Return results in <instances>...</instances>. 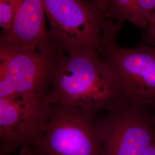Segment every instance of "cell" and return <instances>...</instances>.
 I'll list each match as a JSON object with an SVG mask.
<instances>
[{
    "instance_id": "obj_14",
    "label": "cell",
    "mask_w": 155,
    "mask_h": 155,
    "mask_svg": "<svg viewBox=\"0 0 155 155\" xmlns=\"http://www.w3.org/2000/svg\"><path fill=\"white\" fill-rule=\"evenodd\" d=\"M15 153H10V154H3V153H0V155H16L15 154ZM28 155L27 154H25V153H21L20 152V155Z\"/></svg>"
},
{
    "instance_id": "obj_9",
    "label": "cell",
    "mask_w": 155,
    "mask_h": 155,
    "mask_svg": "<svg viewBox=\"0 0 155 155\" xmlns=\"http://www.w3.org/2000/svg\"><path fill=\"white\" fill-rule=\"evenodd\" d=\"M104 9L120 29L126 21L143 29L155 13V0H105Z\"/></svg>"
},
{
    "instance_id": "obj_11",
    "label": "cell",
    "mask_w": 155,
    "mask_h": 155,
    "mask_svg": "<svg viewBox=\"0 0 155 155\" xmlns=\"http://www.w3.org/2000/svg\"><path fill=\"white\" fill-rule=\"evenodd\" d=\"M142 155H155V142L147 148Z\"/></svg>"
},
{
    "instance_id": "obj_12",
    "label": "cell",
    "mask_w": 155,
    "mask_h": 155,
    "mask_svg": "<svg viewBox=\"0 0 155 155\" xmlns=\"http://www.w3.org/2000/svg\"><path fill=\"white\" fill-rule=\"evenodd\" d=\"M92 2H93L95 5L100 7L101 9L105 11V0H90Z\"/></svg>"
},
{
    "instance_id": "obj_2",
    "label": "cell",
    "mask_w": 155,
    "mask_h": 155,
    "mask_svg": "<svg viewBox=\"0 0 155 155\" xmlns=\"http://www.w3.org/2000/svg\"><path fill=\"white\" fill-rule=\"evenodd\" d=\"M120 31L106 18L100 52L115 72L125 102L151 109L155 107V47H121L117 41Z\"/></svg>"
},
{
    "instance_id": "obj_8",
    "label": "cell",
    "mask_w": 155,
    "mask_h": 155,
    "mask_svg": "<svg viewBox=\"0 0 155 155\" xmlns=\"http://www.w3.org/2000/svg\"><path fill=\"white\" fill-rule=\"evenodd\" d=\"M41 0H18L10 28L1 32L0 52L37 51L63 55L52 43Z\"/></svg>"
},
{
    "instance_id": "obj_4",
    "label": "cell",
    "mask_w": 155,
    "mask_h": 155,
    "mask_svg": "<svg viewBox=\"0 0 155 155\" xmlns=\"http://www.w3.org/2000/svg\"><path fill=\"white\" fill-rule=\"evenodd\" d=\"M45 131L32 155H102L95 127V114L74 106L51 104Z\"/></svg>"
},
{
    "instance_id": "obj_7",
    "label": "cell",
    "mask_w": 155,
    "mask_h": 155,
    "mask_svg": "<svg viewBox=\"0 0 155 155\" xmlns=\"http://www.w3.org/2000/svg\"><path fill=\"white\" fill-rule=\"evenodd\" d=\"M60 56L37 51L0 52V98L32 96L44 99Z\"/></svg>"
},
{
    "instance_id": "obj_6",
    "label": "cell",
    "mask_w": 155,
    "mask_h": 155,
    "mask_svg": "<svg viewBox=\"0 0 155 155\" xmlns=\"http://www.w3.org/2000/svg\"><path fill=\"white\" fill-rule=\"evenodd\" d=\"M41 97L0 98V153L33 148L50 118L51 106Z\"/></svg>"
},
{
    "instance_id": "obj_13",
    "label": "cell",
    "mask_w": 155,
    "mask_h": 155,
    "mask_svg": "<svg viewBox=\"0 0 155 155\" xmlns=\"http://www.w3.org/2000/svg\"><path fill=\"white\" fill-rule=\"evenodd\" d=\"M150 110L151 113H152V117H153V120H154L155 124V107H153V108H152V109H150Z\"/></svg>"
},
{
    "instance_id": "obj_5",
    "label": "cell",
    "mask_w": 155,
    "mask_h": 155,
    "mask_svg": "<svg viewBox=\"0 0 155 155\" xmlns=\"http://www.w3.org/2000/svg\"><path fill=\"white\" fill-rule=\"evenodd\" d=\"M102 155H142L155 142L150 109L127 104L95 114Z\"/></svg>"
},
{
    "instance_id": "obj_1",
    "label": "cell",
    "mask_w": 155,
    "mask_h": 155,
    "mask_svg": "<svg viewBox=\"0 0 155 155\" xmlns=\"http://www.w3.org/2000/svg\"><path fill=\"white\" fill-rule=\"evenodd\" d=\"M43 100L94 113L125 104L114 71L95 48L61 56Z\"/></svg>"
},
{
    "instance_id": "obj_3",
    "label": "cell",
    "mask_w": 155,
    "mask_h": 155,
    "mask_svg": "<svg viewBox=\"0 0 155 155\" xmlns=\"http://www.w3.org/2000/svg\"><path fill=\"white\" fill-rule=\"evenodd\" d=\"M52 43L61 54L102 49L105 12L90 0H41Z\"/></svg>"
},
{
    "instance_id": "obj_10",
    "label": "cell",
    "mask_w": 155,
    "mask_h": 155,
    "mask_svg": "<svg viewBox=\"0 0 155 155\" xmlns=\"http://www.w3.org/2000/svg\"><path fill=\"white\" fill-rule=\"evenodd\" d=\"M18 0H0V27L2 32L8 31L16 11Z\"/></svg>"
}]
</instances>
